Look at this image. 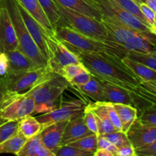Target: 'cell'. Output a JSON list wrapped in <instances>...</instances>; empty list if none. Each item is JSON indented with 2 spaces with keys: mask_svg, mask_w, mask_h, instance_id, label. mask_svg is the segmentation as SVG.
Wrapping results in <instances>:
<instances>
[{
  "mask_svg": "<svg viewBox=\"0 0 156 156\" xmlns=\"http://www.w3.org/2000/svg\"><path fill=\"white\" fill-rule=\"evenodd\" d=\"M91 133H91L85 125L83 114H82L79 117L69 121L64 131L61 146L69 145Z\"/></svg>",
  "mask_w": 156,
  "mask_h": 156,
  "instance_id": "19",
  "label": "cell"
},
{
  "mask_svg": "<svg viewBox=\"0 0 156 156\" xmlns=\"http://www.w3.org/2000/svg\"><path fill=\"white\" fill-rule=\"evenodd\" d=\"M6 54L9 59L8 73H20L37 69L33 61L19 49L7 52Z\"/></svg>",
  "mask_w": 156,
  "mask_h": 156,
  "instance_id": "20",
  "label": "cell"
},
{
  "mask_svg": "<svg viewBox=\"0 0 156 156\" xmlns=\"http://www.w3.org/2000/svg\"><path fill=\"white\" fill-rule=\"evenodd\" d=\"M140 10H141V12L143 13V16H144L145 19H146V22L152 27L153 26L154 20H155L156 13L154 11H152L145 2L140 3Z\"/></svg>",
  "mask_w": 156,
  "mask_h": 156,
  "instance_id": "42",
  "label": "cell"
},
{
  "mask_svg": "<svg viewBox=\"0 0 156 156\" xmlns=\"http://www.w3.org/2000/svg\"><path fill=\"white\" fill-rule=\"evenodd\" d=\"M136 156H156V140L153 143L135 149Z\"/></svg>",
  "mask_w": 156,
  "mask_h": 156,
  "instance_id": "43",
  "label": "cell"
},
{
  "mask_svg": "<svg viewBox=\"0 0 156 156\" xmlns=\"http://www.w3.org/2000/svg\"><path fill=\"white\" fill-rule=\"evenodd\" d=\"M126 57L129 59H132V60L141 62L156 71V52L143 53L128 51L126 55Z\"/></svg>",
  "mask_w": 156,
  "mask_h": 156,
  "instance_id": "31",
  "label": "cell"
},
{
  "mask_svg": "<svg viewBox=\"0 0 156 156\" xmlns=\"http://www.w3.org/2000/svg\"><path fill=\"white\" fill-rule=\"evenodd\" d=\"M94 156H113V155L110 152L105 150V149L98 148L97 150L94 152Z\"/></svg>",
  "mask_w": 156,
  "mask_h": 156,
  "instance_id": "47",
  "label": "cell"
},
{
  "mask_svg": "<svg viewBox=\"0 0 156 156\" xmlns=\"http://www.w3.org/2000/svg\"><path fill=\"white\" fill-rule=\"evenodd\" d=\"M48 66L35 69L20 73H7L0 77L3 85L8 91L21 93L29 91L32 88L53 74Z\"/></svg>",
  "mask_w": 156,
  "mask_h": 156,
  "instance_id": "6",
  "label": "cell"
},
{
  "mask_svg": "<svg viewBox=\"0 0 156 156\" xmlns=\"http://www.w3.org/2000/svg\"><path fill=\"white\" fill-rule=\"evenodd\" d=\"M9 16L13 24L14 29L18 41V47L21 51L25 53L37 69L47 67V62L41 54L36 43L34 41L27 30L18 7V0H3Z\"/></svg>",
  "mask_w": 156,
  "mask_h": 156,
  "instance_id": "3",
  "label": "cell"
},
{
  "mask_svg": "<svg viewBox=\"0 0 156 156\" xmlns=\"http://www.w3.org/2000/svg\"><path fill=\"white\" fill-rule=\"evenodd\" d=\"M98 148L105 149L111 152L113 156H117V148L101 135L98 136Z\"/></svg>",
  "mask_w": 156,
  "mask_h": 156,
  "instance_id": "41",
  "label": "cell"
},
{
  "mask_svg": "<svg viewBox=\"0 0 156 156\" xmlns=\"http://www.w3.org/2000/svg\"><path fill=\"white\" fill-rule=\"evenodd\" d=\"M91 76H91V73L88 71V69H86L85 71L82 72L81 73H79V74H78L75 77H73L71 80L69 81L68 83L69 85L74 87L83 85L86 84L91 79Z\"/></svg>",
  "mask_w": 156,
  "mask_h": 156,
  "instance_id": "40",
  "label": "cell"
},
{
  "mask_svg": "<svg viewBox=\"0 0 156 156\" xmlns=\"http://www.w3.org/2000/svg\"><path fill=\"white\" fill-rule=\"evenodd\" d=\"M37 1L54 30L58 25H59L61 21V15L58 10L56 2L54 0H37Z\"/></svg>",
  "mask_w": 156,
  "mask_h": 156,
  "instance_id": "29",
  "label": "cell"
},
{
  "mask_svg": "<svg viewBox=\"0 0 156 156\" xmlns=\"http://www.w3.org/2000/svg\"><path fill=\"white\" fill-rule=\"evenodd\" d=\"M145 3L156 13V0H146Z\"/></svg>",
  "mask_w": 156,
  "mask_h": 156,
  "instance_id": "48",
  "label": "cell"
},
{
  "mask_svg": "<svg viewBox=\"0 0 156 156\" xmlns=\"http://www.w3.org/2000/svg\"><path fill=\"white\" fill-rule=\"evenodd\" d=\"M86 69H87L84 66L82 62H80V63H71L62 67L61 71L59 72V75L62 76L64 79H66L67 82H69L73 77H75L78 74Z\"/></svg>",
  "mask_w": 156,
  "mask_h": 156,
  "instance_id": "36",
  "label": "cell"
},
{
  "mask_svg": "<svg viewBox=\"0 0 156 156\" xmlns=\"http://www.w3.org/2000/svg\"><path fill=\"white\" fill-rule=\"evenodd\" d=\"M18 156H55L53 152H50L47 147H45L41 141L40 133L26 141L19 151Z\"/></svg>",
  "mask_w": 156,
  "mask_h": 156,
  "instance_id": "22",
  "label": "cell"
},
{
  "mask_svg": "<svg viewBox=\"0 0 156 156\" xmlns=\"http://www.w3.org/2000/svg\"><path fill=\"white\" fill-rule=\"evenodd\" d=\"M117 156H136L135 148L130 146H126L117 149Z\"/></svg>",
  "mask_w": 156,
  "mask_h": 156,
  "instance_id": "46",
  "label": "cell"
},
{
  "mask_svg": "<svg viewBox=\"0 0 156 156\" xmlns=\"http://www.w3.org/2000/svg\"><path fill=\"white\" fill-rule=\"evenodd\" d=\"M18 122L11 120L0 123V144L18 133Z\"/></svg>",
  "mask_w": 156,
  "mask_h": 156,
  "instance_id": "33",
  "label": "cell"
},
{
  "mask_svg": "<svg viewBox=\"0 0 156 156\" xmlns=\"http://www.w3.org/2000/svg\"><path fill=\"white\" fill-rule=\"evenodd\" d=\"M87 105L80 99H72L62 102L56 109L44 113L35 118L42 124L43 129L56 122L71 120L83 114Z\"/></svg>",
  "mask_w": 156,
  "mask_h": 156,
  "instance_id": "10",
  "label": "cell"
},
{
  "mask_svg": "<svg viewBox=\"0 0 156 156\" xmlns=\"http://www.w3.org/2000/svg\"><path fill=\"white\" fill-rule=\"evenodd\" d=\"M134 1H135V2H136L137 3H139V4H140V3H142L141 0H134Z\"/></svg>",
  "mask_w": 156,
  "mask_h": 156,
  "instance_id": "52",
  "label": "cell"
},
{
  "mask_svg": "<svg viewBox=\"0 0 156 156\" xmlns=\"http://www.w3.org/2000/svg\"><path fill=\"white\" fill-rule=\"evenodd\" d=\"M104 104L105 105L107 108V111H108V117H109L110 120L112 123V124L114 125V127L117 129V130L122 131V126L121 123H120V118H119L118 115H117V111H115V109L113 107L112 104L110 103V102L105 101Z\"/></svg>",
  "mask_w": 156,
  "mask_h": 156,
  "instance_id": "39",
  "label": "cell"
},
{
  "mask_svg": "<svg viewBox=\"0 0 156 156\" xmlns=\"http://www.w3.org/2000/svg\"><path fill=\"white\" fill-rule=\"evenodd\" d=\"M150 30H151V32L153 34H155L156 36V28H155V27H151Z\"/></svg>",
  "mask_w": 156,
  "mask_h": 156,
  "instance_id": "50",
  "label": "cell"
},
{
  "mask_svg": "<svg viewBox=\"0 0 156 156\" xmlns=\"http://www.w3.org/2000/svg\"><path fill=\"white\" fill-rule=\"evenodd\" d=\"M137 120L143 124L156 126V105L138 112Z\"/></svg>",
  "mask_w": 156,
  "mask_h": 156,
  "instance_id": "35",
  "label": "cell"
},
{
  "mask_svg": "<svg viewBox=\"0 0 156 156\" xmlns=\"http://www.w3.org/2000/svg\"><path fill=\"white\" fill-rule=\"evenodd\" d=\"M120 46L126 51L153 53L156 52V36L152 32L142 33Z\"/></svg>",
  "mask_w": 156,
  "mask_h": 156,
  "instance_id": "18",
  "label": "cell"
},
{
  "mask_svg": "<svg viewBox=\"0 0 156 156\" xmlns=\"http://www.w3.org/2000/svg\"><path fill=\"white\" fill-rule=\"evenodd\" d=\"M88 107L92 110L95 114L96 120L98 127V135L109 133L117 130L110 120L108 114V111L104 102H95L89 104Z\"/></svg>",
  "mask_w": 156,
  "mask_h": 156,
  "instance_id": "21",
  "label": "cell"
},
{
  "mask_svg": "<svg viewBox=\"0 0 156 156\" xmlns=\"http://www.w3.org/2000/svg\"><path fill=\"white\" fill-rule=\"evenodd\" d=\"M112 105L120 118L122 131L126 133L138 117V110L131 105L123 104H112Z\"/></svg>",
  "mask_w": 156,
  "mask_h": 156,
  "instance_id": "24",
  "label": "cell"
},
{
  "mask_svg": "<svg viewBox=\"0 0 156 156\" xmlns=\"http://www.w3.org/2000/svg\"><path fill=\"white\" fill-rule=\"evenodd\" d=\"M101 136L109 140L117 149L123 146L132 145L126 133H123V131H115V132L109 133L102 134Z\"/></svg>",
  "mask_w": 156,
  "mask_h": 156,
  "instance_id": "34",
  "label": "cell"
},
{
  "mask_svg": "<svg viewBox=\"0 0 156 156\" xmlns=\"http://www.w3.org/2000/svg\"><path fill=\"white\" fill-rule=\"evenodd\" d=\"M63 7L101 21L102 12L99 3L91 0H55Z\"/></svg>",
  "mask_w": 156,
  "mask_h": 156,
  "instance_id": "17",
  "label": "cell"
},
{
  "mask_svg": "<svg viewBox=\"0 0 156 156\" xmlns=\"http://www.w3.org/2000/svg\"><path fill=\"white\" fill-rule=\"evenodd\" d=\"M18 47V38L9 12L4 1L0 0V51L7 53Z\"/></svg>",
  "mask_w": 156,
  "mask_h": 156,
  "instance_id": "12",
  "label": "cell"
},
{
  "mask_svg": "<svg viewBox=\"0 0 156 156\" xmlns=\"http://www.w3.org/2000/svg\"><path fill=\"white\" fill-rule=\"evenodd\" d=\"M126 135L132 146L136 149L156 140V126L143 124L136 119Z\"/></svg>",
  "mask_w": 156,
  "mask_h": 156,
  "instance_id": "13",
  "label": "cell"
},
{
  "mask_svg": "<svg viewBox=\"0 0 156 156\" xmlns=\"http://www.w3.org/2000/svg\"><path fill=\"white\" fill-rule=\"evenodd\" d=\"M91 74L100 81L135 91L141 80L120 58L108 53H88L69 48Z\"/></svg>",
  "mask_w": 156,
  "mask_h": 156,
  "instance_id": "1",
  "label": "cell"
},
{
  "mask_svg": "<svg viewBox=\"0 0 156 156\" xmlns=\"http://www.w3.org/2000/svg\"><path fill=\"white\" fill-rule=\"evenodd\" d=\"M68 86L66 79L57 73H53L29 90L28 92L36 105L49 103L57 101Z\"/></svg>",
  "mask_w": 156,
  "mask_h": 156,
  "instance_id": "7",
  "label": "cell"
},
{
  "mask_svg": "<svg viewBox=\"0 0 156 156\" xmlns=\"http://www.w3.org/2000/svg\"><path fill=\"white\" fill-rule=\"evenodd\" d=\"M35 102L28 91L17 93L5 91L0 98V120L19 121L34 114Z\"/></svg>",
  "mask_w": 156,
  "mask_h": 156,
  "instance_id": "5",
  "label": "cell"
},
{
  "mask_svg": "<svg viewBox=\"0 0 156 156\" xmlns=\"http://www.w3.org/2000/svg\"><path fill=\"white\" fill-rule=\"evenodd\" d=\"M56 4L61 15L59 25L66 26L82 34H85L95 40L106 43L111 42L109 36L107 33V30L102 21H98L91 17L86 16L71 9H66L56 2Z\"/></svg>",
  "mask_w": 156,
  "mask_h": 156,
  "instance_id": "4",
  "label": "cell"
},
{
  "mask_svg": "<svg viewBox=\"0 0 156 156\" xmlns=\"http://www.w3.org/2000/svg\"><path fill=\"white\" fill-rule=\"evenodd\" d=\"M20 4L44 27L50 34H54V30L37 0H18Z\"/></svg>",
  "mask_w": 156,
  "mask_h": 156,
  "instance_id": "23",
  "label": "cell"
},
{
  "mask_svg": "<svg viewBox=\"0 0 156 156\" xmlns=\"http://www.w3.org/2000/svg\"><path fill=\"white\" fill-rule=\"evenodd\" d=\"M9 72V59L6 53L0 51V77L5 76Z\"/></svg>",
  "mask_w": 156,
  "mask_h": 156,
  "instance_id": "44",
  "label": "cell"
},
{
  "mask_svg": "<svg viewBox=\"0 0 156 156\" xmlns=\"http://www.w3.org/2000/svg\"><path fill=\"white\" fill-rule=\"evenodd\" d=\"M76 88L80 92L91 98L95 102L106 101L101 81L94 76H91V79L86 84L83 85H79Z\"/></svg>",
  "mask_w": 156,
  "mask_h": 156,
  "instance_id": "26",
  "label": "cell"
},
{
  "mask_svg": "<svg viewBox=\"0 0 156 156\" xmlns=\"http://www.w3.org/2000/svg\"><path fill=\"white\" fill-rule=\"evenodd\" d=\"M18 7L27 30L30 33L31 37L33 38L34 41L36 43L42 56L47 60V62H48L49 47L47 44V37L50 34L20 4L18 1Z\"/></svg>",
  "mask_w": 156,
  "mask_h": 156,
  "instance_id": "11",
  "label": "cell"
},
{
  "mask_svg": "<svg viewBox=\"0 0 156 156\" xmlns=\"http://www.w3.org/2000/svg\"><path fill=\"white\" fill-rule=\"evenodd\" d=\"M140 86L144 88L146 91H148L154 98L156 101V81L141 82Z\"/></svg>",
  "mask_w": 156,
  "mask_h": 156,
  "instance_id": "45",
  "label": "cell"
},
{
  "mask_svg": "<svg viewBox=\"0 0 156 156\" xmlns=\"http://www.w3.org/2000/svg\"><path fill=\"white\" fill-rule=\"evenodd\" d=\"M101 21L106 29L111 42L116 43L119 45H122L131 38L143 33L133 30L115 20L106 17H102Z\"/></svg>",
  "mask_w": 156,
  "mask_h": 156,
  "instance_id": "15",
  "label": "cell"
},
{
  "mask_svg": "<svg viewBox=\"0 0 156 156\" xmlns=\"http://www.w3.org/2000/svg\"><path fill=\"white\" fill-rule=\"evenodd\" d=\"M27 139L20 133L8 139L0 144V154L11 153L16 155L25 144Z\"/></svg>",
  "mask_w": 156,
  "mask_h": 156,
  "instance_id": "28",
  "label": "cell"
},
{
  "mask_svg": "<svg viewBox=\"0 0 156 156\" xmlns=\"http://www.w3.org/2000/svg\"><path fill=\"white\" fill-rule=\"evenodd\" d=\"M91 1H93V2H95L98 3V2H99V1H100V0H91Z\"/></svg>",
  "mask_w": 156,
  "mask_h": 156,
  "instance_id": "53",
  "label": "cell"
},
{
  "mask_svg": "<svg viewBox=\"0 0 156 156\" xmlns=\"http://www.w3.org/2000/svg\"><path fill=\"white\" fill-rule=\"evenodd\" d=\"M102 17L115 20L127 27L143 33L151 32L149 26L146 25L137 17L122 9L113 0H100L99 1Z\"/></svg>",
  "mask_w": 156,
  "mask_h": 156,
  "instance_id": "8",
  "label": "cell"
},
{
  "mask_svg": "<svg viewBox=\"0 0 156 156\" xmlns=\"http://www.w3.org/2000/svg\"><path fill=\"white\" fill-rule=\"evenodd\" d=\"M122 62L141 80V82L156 81V71L150 67L126 57L122 59Z\"/></svg>",
  "mask_w": 156,
  "mask_h": 156,
  "instance_id": "25",
  "label": "cell"
},
{
  "mask_svg": "<svg viewBox=\"0 0 156 156\" xmlns=\"http://www.w3.org/2000/svg\"><path fill=\"white\" fill-rule=\"evenodd\" d=\"M5 88L4 87V85H3L1 79H0V98H1L2 97V95L4 94V93L5 92ZM3 123L2 121L1 120H0V123Z\"/></svg>",
  "mask_w": 156,
  "mask_h": 156,
  "instance_id": "49",
  "label": "cell"
},
{
  "mask_svg": "<svg viewBox=\"0 0 156 156\" xmlns=\"http://www.w3.org/2000/svg\"><path fill=\"white\" fill-rule=\"evenodd\" d=\"M42 129V124L32 115L24 117L18 122V133L27 140L39 134Z\"/></svg>",
  "mask_w": 156,
  "mask_h": 156,
  "instance_id": "27",
  "label": "cell"
},
{
  "mask_svg": "<svg viewBox=\"0 0 156 156\" xmlns=\"http://www.w3.org/2000/svg\"><path fill=\"white\" fill-rule=\"evenodd\" d=\"M98 134L91 133L69 145L94 154L98 149Z\"/></svg>",
  "mask_w": 156,
  "mask_h": 156,
  "instance_id": "30",
  "label": "cell"
},
{
  "mask_svg": "<svg viewBox=\"0 0 156 156\" xmlns=\"http://www.w3.org/2000/svg\"><path fill=\"white\" fill-rule=\"evenodd\" d=\"M56 156H94V154L69 145H64L59 148Z\"/></svg>",
  "mask_w": 156,
  "mask_h": 156,
  "instance_id": "37",
  "label": "cell"
},
{
  "mask_svg": "<svg viewBox=\"0 0 156 156\" xmlns=\"http://www.w3.org/2000/svg\"><path fill=\"white\" fill-rule=\"evenodd\" d=\"M101 84L107 102L112 104H123V105H131L136 108L134 91L101 81Z\"/></svg>",
  "mask_w": 156,
  "mask_h": 156,
  "instance_id": "16",
  "label": "cell"
},
{
  "mask_svg": "<svg viewBox=\"0 0 156 156\" xmlns=\"http://www.w3.org/2000/svg\"><path fill=\"white\" fill-rule=\"evenodd\" d=\"M83 119L88 129L93 133L98 134V127L95 114L88 107V105H87L83 112Z\"/></svg>",
  "mask_w": 156,
  "mask_h": 156,
  "instance_id": "38",
  "label": "cell"
},
{
  "mask_svg": "<svg viewBox=\"0 0 156 156\" xmlns=\"http://www.w3.org/2000/svg\"><path fill=\"white\" fill-rule=\"evenodd\" d=\"M113 1H114L117 4H118L122 9L127 11L129 13L133 14V15H135L136 17H137L139 19L141 20V21H143L144 24H146V25L149 26V24H148V23L146 22L143 13L141 12V10H140V4L137 3L136 2H135L134 0H113ZM149 27H150V26H149Z\"/></svg>",
  "mask_w": 156,
  "mask_h": 156,
  "instance_id": "32",
  "label": "cell"
},
{
  "mask_svg": "<svg viewBox=\"0 0 156 156\" xmlns=\"http://www.w3.org/2000/svg\"><path fill=\"white\" fill-rule=\"evenodd\" d=\"M47 44L49 47V59L47 66L53 73L59 74L62 67L65 66L81 62L77 55L62 41L56 38L54 34L48 35Z\"/></svg>",
  "mask_w": 156,
  "mask_h": 156,
  "instance_id": "9",
  "label": "cell"
},
{
  "mask_svg": "<svg viewBox=\"0 0 156 156\" xmlns=\"http://www.w3.org/2000/svg\"><path fill=\"white\" fill-rule=\"evenodd\" d=\"M141 2H146V0H141Z\"/></svg>",
  "mask_w": 156,
  "mask_h": 156,
  "instance_id": "54",
  "label": "cell"
},
{
  "mask_svg": "<svg viewBox=\"0 0 156 156\" xmlns=\"http://www.w3.org/2000/svg\"><path fill=\"white\" fill-rule=\"evenodd\" d=\"M152 27H155V28H156V15H155V20H154V24H153V26H152Z\"/></svg>",
  "mask_w": 156,
  "mask_h": 156,
  "instance_id": "51",
  "label": "cell"
},
{
  "mask_svg": "<svg viewBox=\"0 0 156 156\" xmlns=\"http://www.w3.org/2000/svg\"><path fill=\"white\" fill-rule=\"evenodd\" d=\"M69 120L56 122L46 126L40 133L43 144L56 156V152L62 145L64 131Z\"/></svg>",
  "mask_w": 156,
  "mask_h": 156,
  "instance_id": "14",
  "label": "cell"
},
{
  "mask_svg": "<svg viewBox=\"0 0 156 156\" xmlns=\"http://www.w3.org/2000/svg\"><path fill=\"white\" fill-rule=\"evenodd\" d=\"M54 35L69 48L88 53H108L123 59L128 51L116 43H106L89 37L66 26L59 25L54 29Z\"/></svg>",
  "mask_w": 156,
  "mask_h": 156,
  "instance_id": "2",
  "label": "cell"
}]
</instances>
